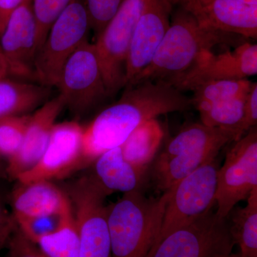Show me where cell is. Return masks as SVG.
Returning a JSON list of instances; mask_svg holds the SVG:
<instances>
[{
	"label": "cell",
	"mask_w": 257,
	"mask_h": 257,
	"mask_svg": "<svg viewBox=\"0 0 257 257\" xmlns=\"http://www.w3.org/2000/svg\"><path fill=\"white\" fill-rule=\"evenodd\" d=\"M126 88L119 100L83 128L82 169L121 146L145 121L193 106L191 98L165 81H145Z\"/></svg>",
	"instance_id": "cell-1"
},
{
	"label": "cell",
	"mask_w": 257,
	"mask_h": 257,
	"mask_svg": "<svg viewBox=\"0 0 257 257\" xmlns=\"http://www.w3.org/2000/svg\"><path fill=\"white\" fill-rule=\"evenodd\" d=\"M239 37H241L203 25L177 5L170 28L151 62L130 86L145 81L169 82L190 68L203 52L211 51L217 45H228Z\"/></svg>",
	"instance_id": "cell-2"
},
{
	"label": "cell",
	"mask_w": 257,
	"mask_h": 257,
	"mask_svg": "<svg viewBox=\"0 0 257 257\" xmlns=\"http://www.w3.org/2000/svg\"><path fill=\"white\" fill-rule=\"evenodd\" d=\"M167 193L147 197L141 191L124 193L109 205L111 257H150L162 226Z\"/></svg>",
	"instance_id": "cell-3"
},
{
	"label": "cell",
	"mask_w": 257,
	"mask_h": 257,
	"mask_svg": "<svg viewBox=\"0 0 257 257\" xmlns=\"http://www.w3.org/2000/svg\"><path fill=\"white\" fill-rule=\"evenodd\" d=\"M68 196L78 230L79 257H111L106 190L93 175L67 184Z\"/></svg>",
	"instance_id": "cell-4"
},
{
	"label": "cell",
	"mask_w": 257,
	"mask_h": 257,
	"mask_svg": "<svg viewBox=\"0 0 257 257\" xmlns=\"http://www.w3.org/2000/svg\"><path fill=\"white\" fill-rule=\"evenodd\" d=\"M90 19L84 0H72L51 27L35 59V80L56 87L64 64L87 41Z\"/></svg>",
	"instance_id": "cell-5"
},
{
	"label": "cell",
	"mask_w": 257,
	"mask_h": 257,
	"mask_svg": "<svg viewBox=\"0 0 257 257\" xmlns=\"http://www.w3.org/2000/svg\"><path fill=\"white\" fill-rule=\"evenodd\" d=\"M219 167L217 157L211 159L166 192L162 226L154 248L172 231L214 209Z\"/></svg>",
	"instance_id": "cell-6"
},
{
	"label": "cell",
	"mask_w": 257,
	"mask_h": 257,
	"mask_svg": "<svg viewBox=\"0 0 257 257\" xmlns=\"http://www.w3.org/2000/svg\"><path fill=\"white\" fill-rule=\"evenodd\" d=\"M229 219L214 209L163 238L150 257H233Z\"/></svg>",
	"instance_id": "cell-7"
},
{
	"label": "cell",
	"mask_w": 257,
	"mask_h": 257,
	"mask_svg": "<svg viewBox=\"0 0 257 257\" xmlns=\"http://www.w3.org/2000/svg\"><path fill=\"white\" fill-rule=\"evenodd\" d=\"M56 87L75 117L87 114L109 96L94 43L84 42L69 57Z\"/></svg>",
	"instance_id": "cell-8"
},
{
	"label": "cell",
	"mask_w": 257,
	"mask_h": 257,
	"mask_svg": "<svg viewBox=\"0 0 257 257\" xmlns=\"http://www.w3.org/2000/svg\"><path fill=\"white\" fill-rule=\"evenodd\" d=\"M233 143L217 173L215 213L220 219H227L236 204L257 189L256 126Z\"/></svg>",
	"instance_id": "cell-9"
},
{
	"label": "cell",
	"mask_w": 257,
	"mask_h": 257,
	"mask_svg": "<svg viewBox=\"0 0 257 257\" xmlns=\"http://www.w3.org/2000/svg\"><path fill=\"white\" fill-rule=\"evenodd\" d=\"M147 0H124L96 37V52L109 95L125 86V67L130 42Z\"/></svg>",
	"instance_id": "cell-10"
},
{
	"label": "cell",
	"mask_w": 257,
	"mask_h": 257,
	"mask_svg": "<svg viewBox=\"0 0 257 257\" xmlns=\"http://www.w3.org/2000/svg\"><path fill=\"white\" fill-rule=\"evenodd\" d=\"M256 73V44L243 42L232 50L219 54L203 52L190 68L167 83L180 92H192L204 83L247 79Z\"/></svg>",
	"instance_id": "cell-11"
},
{
	"label": "cell",
	"mask_w": 257,
	"mask_h": 257,
	"mask_svg": "<svg viewBox=\"0 0 257 257\" xmlns=\"http://www.w3.org/2000/svg\"><path fill=\"white\" fill-rule=\"evenodd\" d=\"M83 128L77 121L56 123L43 155L33 168L19 176L17 182L63 179L82 170Z\"/></svg>",
	"instance_id": "cell-12"
},
{
	"label": "cell",
	"mask_w": 257,
	"mask_h": 257,
	"mask_svg": "<svg viewBox=\"0 0 257 257\" xmlns=\"http://www.w3.org/2000/svg\"><path fill=\"white\" fill-rule=\"evenodd\" d=\"M177 0H147L130 42L125 86L128 87L151 62L170 26Z\"/></svg>",
	"instance_id": "cell-13"
},
{
	"label": "cell",
	"mask_w": 257,
	"mask_h": 257,
	"mask_svg": "<svg viewBox=\"0 0 257 257\" xmlns=\"http://www.w3.org/2000/svg\"><path fill=\"white\" fill-rule=\"evenodd\" d=\"M37 51V25L32 0H24L10 15L0 36V52L9 65L12 76L35 80Z\"/></svg>",
	"instance_id": "cell-14"
},
{
	"label": "cell",
	"mask_w": 257,
	"mask_h": 257,
	"mask_svg": "<svg viewBox=\"0 0 257 257\" xmlns=\"http://www.w3.org/2000/svg\"><path fill=\"white\" fill-rule=\"evenodd\" d=\"M177 5L213 30L256 40L257 0H177Z\"/></svg>",
	"instance_id": "cell-15"
},
{
	"label": "cell",
	"mask_w": 257,
	"mask_h": 257,
	"mask_svg": "<svg viewBox=\"0 0 257 257\" xmlns=\"http://www.w3.org/2000/svg\"><path fill=\"white\" fill-rule=\"evenodd\" d=\"M64 108V99L59 94L49 99L31 114L21 148L7 162L8 178L16 180L19 176L37 165L46 150L56 119Z\"/></svg>",
	"instance_id": "cell-16"
},
{
	"label": "cell",
	"mask_w": 257,
	"mask_h": 257,
	"mask_svg": "<svg viewBox=\"0 0 257 257\" xmlns=\"http://www.w3.org/2000/svg\"><path fill=\"white\" fill-rule=\"evenodd\" d=\"M17 183L10 195L15 218L48 214L70 204L65 191L52 181Z\"/></svg>",
	"instance_id": "cell-17"
},
{
	"label": "cell",
	"mask_w": 257,
	"mask_h": 257,
	"mask_svg": "<svg viewBox=\"0 0 257 257\" xmlns=\"http://www.w3.org/2000/svg\"><path fill=\"white\" fill-rule=\"evenodd\" d=\"M94 177L109 192L140 191L148 168L139 167L125 160L121 147L101 154L94 161Z\"/></svg>",
	"instance_id": "cell-18"
},
{
	"label": "cell",
	"mask_w": 257,
	"mask_h": 257,
	"mask_svg": "<svg viewBox=\"0 0 257 257\" xmlns=\"http://www.w3.org/2000/svg\"><path fill=\"white\" fill-rule=\"evenodd\" d=\"M51 87L23 81L0 79V119L28 114L49 100Z\"/></svg>",
	"instance_id": "cell-19"
},
{
	"label": "cell",
	"mask_w": 257,
	"mask_h": 257,
	"mask_svg": "<svg viewBox=\"0 0 257 257\" xmlns=\"http://www.w3.org/2000/svg\"><path fill=\"white\" fill-rule=\"evenodd\" d=\"M229 230L239 252L233 257H257V189L247 198L243 208H234L230 212Z\"/></svg>",
	"instance_id": "cell-20"
},
{
	"label": "cell",
	"mask_w": 257,
	"mask_h": 257,
	"mask_svg": "<svg viewBox=\"0 0 257 257\" xmlns=\"http://www.w3.org/2000/svg\"><path fill=\"white\" fill-rule=\"evenodd\" d=\"M164 132L157 119L145 121L139 126L121 145L125 160L139 167L148 168L156 156Z\"/></svg>",
	"instance_id": "cell-21"
},
{
	"label": "cell",
	"mask_w": 257,
	"mask_h": 257,
	"mask_svg": "<svg viewBox=\"0 0 257 257\" xmlns=\"http://www.w3.org/2000/svg\"><path fill=\"white\" fill-rule=\"evenodd\" d=\"M253 82L248 79H223L200 84L192 91L193 106L214 104L219 101L245 97L251 90Z\"/></svg>",
	"instance_id": "cell-22"
},
{
	"label": "cell",
	"mask_w": 257,
	"mask_h": 257,
	"mask_svg": "<svg viewBox=\"0 0 257 257\" xmlns=\"http://www.w3.org/2000/svg\"><path fill=\"white\" fill-rule=\"evenodd\" d=\"M246 96L198 106L196 109L199 112L202 124L211 127L238 130L244 135L241 125Z\"/></svg>",
	"instance_id": "cell-23"
},
{
	"label": "cell",
	"mask_w": 257,
	"mask_h": 257,
	"mask_svg": "<svg viewBox=\"0 0 257 257\" xmlns=\"http://www.w3.org/2000/svg\"><path fill=\"white\" fill-rule=\"evenodd\" d=\"M35 244L49 257H79L78 230L73 211L58 229L42 236Z\"/></svg>",
	"instance_id": "cell-24"
},
{
	"label": "cell",
	"mask_w": 257,
	"mask_h": 257,
	"mask_svg": "<svg viewBox=\"0 0 257 257\" xmlns=\"http://www.w3.org/2000/svg\"><path fill=\"white\" fill-rule=\"evenodd\" d=\"M72 214L71 203L67 207L41 215L15 218L18 229L28 239L36 243L42 236L54 232Z\"/></svg>",
	"instance_id": "cell-25"
},
{
	"label": "cell",
	"mask_w": 257,
	"mask_h": 257,
	"mask_svg": "<svg viewBox=\"0 0 257 257\" xmlns=\"http://www.w3.org/2000/svg\"><path fill=\"white\" fill-rule=\"evenodd\" d=\"M31 114L0 119V157L8 162L21 148Z\"/></svg>",
	"instance_id": "cell-26"
},
{
	"label": "cell",
	"mask_w": 257,
	"mask_h": 257,
	"mask_svg": "<svg viewBox=\"0 0 257 257\" xmlns=\"http://www.w3.org/2000/svg\"><path fill=\"white\" fill-rule=\"evenodd\" d=\"M72 1V0H32V11L37 25L38 50L45 42L52 25Z\"/></svg>",
	"instance_id": "cell-27"
},
{
	"label": "cell",
	"mask_w": 257,
	"mask_h": 257,
	"mask_svg": "<svg viewBox=\"0 0 257 257\" xmlns=\"http://www.w3.org/2000/svg\"><path fill=\"white\" fill-rule=\"evenodd\" d=\"M124 0H84L90 19L91 27L97 37Z\"/></svg>",
	"instance_id": "cell-28"
},
{
	"label": "cell",
	"mask_w": 257,
	"mask_h": 257,
	"mask_svg": "<svg viewBox=\"0 0 257 257\" xmlns=\"http://www.w3.org/2000/svg\"><path fill=\"white\" fill-rule=\"evenodd\" d=\"M7 257H49L17 229L8 243Z\"/></svg>",
	"instance_id": "cell-29"
},
{
	"label": "cell",
	"mask_w": 257,
	"mask_h": 257,
	"mask_svg": "<svg viewBox=\"0 0 257 257\" xmlns=\"http://www.w3.org/2000/svg\"><path fill=\"white\" fill-rule=\"evenodd\" d=\"M13 213L6 206V195L0 190V251L8 246L10 238L18 229Z\"/></svg>",
	"instance_id": "cell-30"
},
{
	"label": "cell",
	"mask_w": 257,
	"mask_h": 257,
	"mask_svg": "<svg viewBox=\"0 0 257 257\" xmlns=\"http://www.w3.org/2000/svg\"><path fill=\"white\" fill-rule=\"evenodd\" d=\"M257 123V84L253 83L251 90L245 99L244 116L241 125L243 133H246L250 128L256 126Z\"/></svg>",
	"instance_id": "cell-31"
},
{
	"label": "cell",
	"mask_w": 257,
	"mask_h": 257,
	"mask_svg": "<svg viewBox=\"0 0 257 257\" xmlns=\"http://www.w3.org/2000/svg\"><path fill=\"white\" fill-rule=\"evenodd\" d=\"M24 0H0V36L4 31L10 15L21 5Z\"/></svg>",
	"instance_id": "cell-32"
},
{
	"label": "cell",
	"mask_w": 257,
	"mask_h": 257,
	"mask_svg": "<svg viewBox=\"0 0 257 257\" xmlns=\"http://www.w3.org/2000/svg\"><path fill=\"white\" fill-rule=\"evenodd\" d=\"M12 76L11 71L8 62L0 52V79L6 78Z\"/></svg>",
	"instance_id": "cell-33"
},
{
	"label": "cell",
	"mask_w": 257,
	"mask_h": 257,
	"mask_svg": "<svg viewBox=\"0 0 257 257\" xmlns=\"http://www.w3.org/2000/svg\"><path fill=\"white\" fill-rule=\"evenodd\" d=\"M7 162L5 160L0 157V178L3 177H7Z\"/></svg>",
	"instance_id": "cell-34"
}]
</instances>
